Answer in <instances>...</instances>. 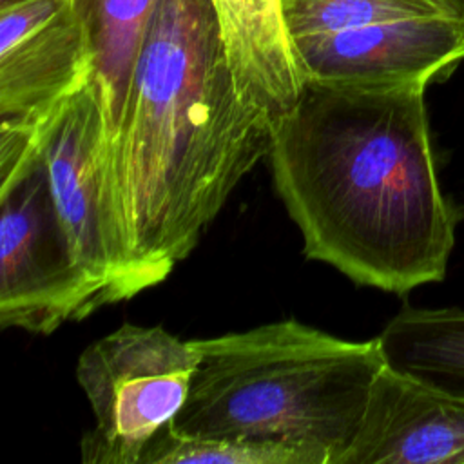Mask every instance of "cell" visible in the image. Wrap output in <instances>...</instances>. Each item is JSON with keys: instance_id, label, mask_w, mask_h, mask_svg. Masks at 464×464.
I'll return each mask as SVG.
<instances>
[{"instance_id": "6da1fadb", "label": "cell", "mask_w": 464, "mask_h": 464, "mask_svg": "<svg viewBox=\"0 0 464 464\" xmlns=\"http://www.w3.org/2000/svg\"><path fill=\"white\" fill-rule=\"evenodd\" d=\"M426 87L306 78L272 129L274 187L304 256L357 285L406 294L446 274L457 218L437 178Z\"/></svg>"}, {"instance_id": "7a4b0ae2", "label": "cell", "mask_w": 464, "mask_h": 464, "mask_svg": "<svg viewBox=\"0 0 464 464\" xmlns=\"http://www.w3.org/2000/svg\"><path fill=\"white\" fill-rule=\"evenodd\" d=\"M272 129L236 92L212 2L156 0L107 154L134 295L194 250Z\"/></svg>"}, {"instance_id": "3957f363", "label": "cell", "mask_w": 464, "mask_h": 464, "mask_svg": "<svg viewBox=\"0 0 464 464\" xmlns=\"http://www.w3.org/2000/svg\"><path fill=\"white\" fill-rule=\"evenodd\" d=\"M192 343L199 362L170 430L295 442L330 464L352 444L386 364L377 337L344 341L295 319Z\"/></svg>"}, {"instance_id": "277c9868", "label": "cell", "mask_w": 464, "mask_h": 464, "mask_svg": "<svg viewBox=\"0 0 464 464\" xmlns=\"http://www.w3.org/2000/svg\"><path fill=\"white\" fill-rule=\"evenodd\" d=\"M199 352L163 326L125 323L89 344L76 381L94 413L82 439L87 464H140L145 446L181 411Z\"/></svg>"}, {"instance_id": "5b68a950", "label": "cell", "mask_w": 464, "mask_h": 464, "mask_svg": "<svg viewBox=\"0 0 464 464\" xmlns=\"http://www.w3.org/2000/svg\"><path fill=\"white\" fill-rule=\"evenodd\" d=\"M36 147L96 306L134 297L130 257L107 183L109 138L92 78L36 120Z\"/></svg>"}, {"instance_id": "8992f818", "label": "cell", "mask_w": 464, "mask_h": 464, "mask_svg": "<svg viewBox=\"0 0 464 464\" xmlns=\"http://www.w3.org/2000/svg\"><path fill=\"white\" fill-rule=\"evenodd\" d=\"M98 310L34 145L0 169V326L53 334Z\"/></svg>"}, {"instance_id": "52a82bcc", "label": "cell", "mask_w": 464, "mask_h": 464, "mask_svg": "<svg viewBox=\"0 0 464 464\" xmlns=\"http://www.w3.org/2000/svg\"><path fill=\"white\" fill-rule=\"evenodd\" d=\"M294 49L304 78L350 83H424L464 60V18L442 14L303 36Z\"/></svg>"}, {"instance_id": "ba28073f", "label": "cell", "mask_w": 464, "mask_h": 464, "mask_svg": "<svg viewBox=\"0 0 464 464\" xmlns=\"http://www.w3.org/2000/svg\"><path fill=\"white\" fill-rule=\"evenodd\" d=\"M337 464H464V399L384 364Z\"/></svg>"}, {"instance_id": "9c48e42d", "label": "cell", "mask_w": 464, "mask_h": 464, "mask_svg": "<svg viewBox=\"0 0 464 464\" xmlns=\"http://www.w3.org/2000/svg\"><path fill=\"white\" fill-rule=\"evenodd\" d=\"M89 22L78 0L13 47L0 51L2 121L36 123L92 78Z\"/></svg>"}, {"instance_id": "30bf717a", "label": "cell", "mask_w": 464, "mask_h": 464, "mask_svg": "<svg viewBox=\"0 0 464 464\" xmlns=\"http://www.w3.org/2000/svg\"><path fill=\"white\" fill-rule=\"evenodd\" d=\"M237 96L272 127L299 100L304 74L270 0H210Z\"/></svg>"}, {"instance_id": "8fae6325", "label": "cell", "mask_w": 464, "mask_h": 464, "mask_svg": "<svg viewBox=\"0 0 464 464\" xmlns=\"http://www.w3.org/2000/svg\"><path fill=\"white\" fill-rule=\"evenodd\" d=\"M384 362L464 399V312L404 308L377 337Z\"/></svg>"}, {"instance_id": "7c38bea8", "label": "cell", "mask_w": 464, "mask_h": 464, "mask_svg": "<svg viewBox=\"0 0 464 464\" xmlns=\"http://www.w3.org/2000/svg\"><path fill=\"white\" fill-rule=\"evenodd\" d=\"M85 11L94 71L92 83L105 118L109 149L116 141L140 47L156 0H78Z\"/></svg>"}, {"instance_id": "4fadbf2b", "label": "cell", "mask_w": 464, "mask_h": 464, "mask_svg": "<svg viewBox=\"0 0 464 464\" xmlns=\"http://www.w3.org/2000/svg\"><path fill=\"white\" fill-rule=\"evenodd\" d=\"M330 464L326 453L285 440L183 435L163 428L143 450L140 464Z\"/></svg>"}, {"instance_id": "5bb4252c", "label": "cell", "mask_w": 464, "mask_h": 464, "mask_svg": "<svg viewBox=\"0 0 464 464\" xmlns=\"http://www.w3.org/2000/svg\"><path fill=\"white\" fill-rule=\"evenodd\" d=\"M279 13L292 42L381 22L457 16L439 0H279Z\"/></svg>"}, {"instance_id": "9a60e30c", "label": "cell", "mask_w": 464, "mask_h": 464, "mask_svg": "<svg viewBox=\"0 0 464 464\" xmlns=\"http://www.w3.org/2000/svg\"><path fill=\"white\" fill-rule=\"evenodd\" d=\"M442 2L453 14L464 18V0H439Z\"/></svg>"}, {"instance_id": "2e32d148", "label": "cell", "mask_w": 464, "mask_h": 464, "mask_svg": "<svg viewBox=\"0 0 464 464\" xmlns=\"http://www.w3.org/2000/svg\"><path fill=\"white\" fill-rule=\"evenodd\" d=\"M270 2H272V4H274V7L279 11V0H270ZM279 14H281V13H279Z\"/></svg>"}, {"instance_id": "e0dca14e", "label": "cell", "mask_w": 464, "mask_h": 464, "mask_svg": "<svg viewBox=\"0 0 464 464\" xmlns=\"http://www.w3.org/2000/svg\"><path fill=\"white\" fill-rule=\"evenodd\" d=\"M11 2H14V0H0V5H7V4H11Z\"/></svg>"}]
</instances>
